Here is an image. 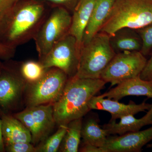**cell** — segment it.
Segmentation results:
<instances>
[{
	"instance_id": "obj_4",
	"label": "cell",
	"mask_w": 152,
	"mask_h": 152,
	"mask_svg": "<svg viewBox=\"0 0 152 152\" xmlns=\"http://www.w3.org/2000/svg\"><path fill=\"white\" fill-rule=\"evenodd\" d=\"M109 35L99 32L80 50L77 72L81 78L101 79V75L115 55L112 49Z\"/></svg>"
},
{
	"instance_id": "obj_27",
	"label": "cell",
	"mask_w": 152,
	"mask_h": 152,
	"mask_svg": "<svg viewBox=\"0 0 152 152\" xmlns=\"http://www.w3.org/2000/svg\"><path fill=\"white\" fill-rule=\"evenodd\" d=\"M16 50L0 42V58L5 61L10 60L15 56Z\"/></svg>"
},
{
	"instance_id": "obj_19",
	"label": "cell",
	"mask_w": 152,
	"mask_h": 152,
	"mask_svg": "<svg viewBox=\"0 0 152 152\" xmlns=\"http://www.w3.org/2000/svg\"><path fill=\"white\" fill-rule=\"evenodd\" d=\"M109 136L106 130L99 126L96 118L90 117L83 122L81 137L83 145L102 148Z\"/></svg>"
},
{
	"instance_id": "obj_25",
	"label": "cell",
	"mask_w": 152,
	"mask_h": 152,
	"mask_svg": "<svg viewBox=\"0 0 152 152\" xmlns=\"http://www.w3.org/2000/svg\"><path fill=\"white\" fill-rule=\"evenodd\" d=\"M4 146L7 152H37L36 146L31 143L7 144Z\"/></svg>"
},
{
	"instance_id": "obj_33",
	"label": "cell",
	"mask_w": 152,
	"mask_h": 152,
	"mask_svg": "<svg viewBox=\"0 0 152 152\" xmlns=\"http://www.w3.org/2000/svg\"><path fill=\"white\" fill-rule=\"evenodd\" d=\"M147 147L148 148H152V144H148L147 145Z\"/></svg>"
},
{
	"instance_id": "obj_3",
	"label": "cell",
	"mask_w": 152,
	"mask_h": 152,
	"mask_svg": "<svg viewBox=\"0 0 152 152\" xmlns=\"http://www.w3.org/2000/svg\"><path fill=\"white\" fill-rule=\"evenodd\" d=\"M152 23V0H115L99 32L111 35L127 27L139 29Z\"/></svg>"
},
{
	"instance_id": "obj_30",
	"label": "cell",
	"mask_w": 152,
	"mask_h": 152,
	"mask_svg": "<svg viewBox=\"0 0 152 152\" xmlns=\"http://www.w3.org/2000/svg\"><path fill=\"white\" fill-rule=\"evenodd\" d=\"M4 144L3 140L2 132L1 123L0 118V152H5Z\"/></svg>"
},
{
	"instance_id": "obj_7",
	"label": "cell",
	"mask_w": 152,
	"mask_h": 152,
	"mask_svg": "<svg viewBox=\"0 0 152 152\" xmlns=\"http://www.w3.org/2000/svg\"><path fill=\"white\" fill-rule=\"evenodd\" d=\"M26 86L18 64L10 60L4 62L0 74V110L10 113L16 110L21 103Z\"/></svg>"
},
{
	"instance_id": "obj_9",
	"label": "cell",
	"mask_w": 152,
	"mask_h": 152,
	"mask_svg": "<svg viewBox=\"0 0 152 152\" xmlns=\"http://www.w3.org/2000/svg\"><path fill=\"white\" fill-rule=\"evenodd\" d=\"M53 104L27 107L22 111L13 114L29 131L32 144L35 146L49 137L56 125Z\"/></svg>"
},
{
	"instance_id": "obj_20",
	"label": "cell",
	"mask_w": 152,
	"mask_h": 152,
	"mask_svg": "<svg viewBox=\"0 0 152 152\" xmlns=\"http://www.w3.org/2000/svg\"><path fill=\"white\" fill-rule=\"evenodd\" d=\"M83 118L76 119L68 124L67 128L58 151L77 152L81 138Z\"/></svg>"
},
{
	"instance_id": "obj_31",
	"label": "cell",
	"mask_w": 152,
	"mask_h": 152,
	"mask_svg": "<svg viewBox=\"0 0 152 152\" xmlns=\"http://www.w3.org/2000/svg\"><path fill=\"white\" fill-rule=\"evenodd\" d=\"M3 66H4V63L2 62L0 60V74H1V72L2 70Z\"/></svg>"
},
{
	"instance_id": "obj_21",
	"label": "cell",
	"mask_w": 152,
	"mask_h": 152,
	"mask_svg": "<svg viewBox=\"0 0 152 152\" xmlns=\"http://www.w3.org/2000/svg\"><path fill=\"white\" fill-rule=\"evenodd\" d=\"M19 72L27 84L36 83L42 77L48 69L39 61H26L18 65Z\"/></svg>"
},
{
	"instance_id": "obj_22",
	"label": "cell",
	"mask_w": 152,
	"mask_h": 152,
	"mask_svg": "<svg viewBox=\"0 0 152 152\" xmlns=\"http://www.w3.org/2000/svg\"><path fill=\"white\" fill-rule=\"evenodd\" d=\"M58 130L49 136L43 141L36 146L37 152H56L58 151L64 136L66 132L67 125H60Z\"/></svg>"
},
{
	"instance_id": "obj_13",
	"label": "cell",
	"mask_w": 152,
	"mask_h": 152,
	"mask_svg": "<svg viewBox=\"0 0 152 152\" xmlns=\"http://www.w3.org/2000/svg\"><path fill=\"white\" fill-rule=\"evenodd\" d=\"M131 96H144L152 99V81L142 80L140 76L128 79L99 96L118 101Z\"/></svg>"
},
{
	"instance_id": "obj_28",
	"label": "cell",
	"mask_w": 152,
	"mask_h": 152,
	"mask_svg": "<svg viewBox=\"0 0 152 152\" xmlns=\"http://www.w3.org/2000/svg\"><path fill=\"white\" fill-rule=\"evenodd\" d=\"M140 77L145 80L152 81V53L150 59L147 61Z\"/></svg>"
},
{
	"instance_id": "obj_16",
	"label": "cell",
	"mask_w": 152,
	"mask_h": 152,
	"mask_svg": "<svg viewBox=\"0 0 152 152\" xmlns=\"http://www.w3.org/2000/svg\"><path fill=\"white\" fill-rule=\"evenodd\" d=\"M109 36L110 45L116 54L141 50L142 43L137 30L123 28Z\"/></svg>"
},
{
	"instance_id": "obj_29",
	"label": "cell",
	"mask_w": 152,
	"mask_h": 152,
	"mask_svg": "<svg viewBox=\"0 0 152 152\" xmlns=\"http://www.w3.org/2000/svg\"><path fill=\"white\" fill-rule=\"evenodd\" d=\"M82 152H102V148H99L90 145H83L80 150Z\"/></svg>"
},
{
	"instance_id": "obj_6",
	"label": "cell",
	"mask_w": 152,
	"mask_h": 152,
	"mask_svg": "<svg viewBox=\"0 0 152 152\" xmlns=\"http://www.w3.org/2000/svg\"><path fill=\"white\" fill-rule=\"evenodd\" d=\"M72 14L66 9L57 7L48 15L34 39L39 60L45 56L58 42L69 34Z\"/></svg>"
},
{
	"instance_id": "obj_14",
	"label": "cell",
	"mask_w": 152,
	"mask_h": 152,
	"mask_svg": "<svg viewBox=\"0 0 152 152\" xmlns=\"http://www.w3.org/2000/svg\"><path fill=\"white\" fill-rule=\"evenodd\" d=\"M0 118L4 145L31 143L32 136L29 131L12 114L0 110Z\"/></svg>"
},
{
	"instance_id": "obj_11",
	"label": "cell",
	"mask_w": 152,
	"mask_h": 152,
	"mask_svg": "<svg viewBox=\"0 0 152 152\" xmlns=\"http://www.w3.org/2000/svg\"><path fill=\"white\" fill-rule=\"evenodd\" d=\"M152 140V126L143 131L108 137L102 152H140Z\"/></svg>"
},
{
	"instance_id": "obj_17",
	"label": "cell",
	"mask_w": 152,
	"mask_h": 152,
	"mask_svg": "<svg viewBox=\"0 0 152 152\" xmlns=\"http://www.w3.org/2000/svg\"><path fill=\"white\" fill-rule=\"evenodd\" d=\"M114 1L96 0L89 21L85 31L82 45L88 42L99 32L110 13Z\"/></svg>"
},
{
	"instance_id": "obj_8",
	"label": "cell",
	"mask_w": 152,
	"mask_h": 152,
	"mask_svg": "<svg viewBox=\"0 0 152 152\" xmlns=\"http://www.w3.org/2000/svg\"><path fill=\"white\" fill-rule=\"evenodd\" d=\"M140 51H126L116 54L102 72L101 79L111 86L140 76L146 64Z\"/></svg>"
},
{
	"instance_id": "obj_15",
	"label": "cell",
	"mask_w": 152,
	"mask_h": 152,
	"mask_svg": "<svg viewBox=\"0 0 152 152\" xmlns=\"http://www.w3.org/2000/svg\"><path fill=\"white\" fill-rule=\"evenodd\" d=\"M96 0H81L72 14L69 34L75 38L80 50L84 34L88 24Z\"/></svg>"
},
{
	"instance_id": "obj_2",
	"label": "cell",
	"mask_w": 152,
	"mask_h": 152,
	"mask_svg": "<svg viewBox=\"0 0 152 152\" xmlns=\"http://www.w3.org/2000/svg\"><path fill=\"white\" fill-rule=\"evenodd\" d=\"M50 12L38 0L17 3L5 26L0 42L16 49L33 39Z\"/></svg>"
},
{
	"instance_id": "obj_18",
	"label": "cell",
	"mask_w": 152,
	"mask_h": 152,
	"mask_svg": "<svg viewBox=\"0 0 152 152\" xmlns=\"http://www.w3.org/2000/svg\"><path fill=\"white\" fill-rule=\"evenodd\" d=\"M118 123L110 121L102 128L110 135H122L129 132L140 131L144 126L152 125V118L147 113L140 119H137L134 115H129L121 118Z\"/></svg>"
},
{
	"instance_id": "obj_1",
	"label": "cell",
	"mask_w": 152,
	"mask_h": 152,
	"mask_svg": "<svg viewBox=\"0 0 152 152\" xmlns=\"http://www.w3.org/2000/svg\"><path fill=\"white\" fill-rule=\"evenodd\" d=\"M101 79L81 78L75 76L68 79L60 99L53 105L56 124L67 125L88 113L91 99L104 88Z\"/></svg>"
},
{
	"instance_id": "obj_26",
	"label": "cell",
	"mask_w": 152,
	"mask_h": 152,
	"mask_svg": "<svg viewBox=\"0 0 152 152\" xmlns=\"http://www.w3.org/2000/svg\"><path fill=\"white\" fill-rule=\"evenodd\" d=\"M41 1H48L56 5L57 7H62L66 9L72 14L81 0H38Z\"/></svg>"
},
{
	"instance_id": "obj_24",
	"label": "cell",
	"mask_w": 152,
	"mask_h": 152,
	"mask_svg": "<svg viewBox=\"0 0 152 152\" xmlns=\"http://www.w3.org/2000/svg\"><path fill=\"white\" fill-rule=\"evenodd\" d=\"M19 0H0V37L7 21Z\"/></svg>"
},
{
	"instance_id": "obj_23",
	"label": "cell",
	"mask_w": 152,
	"mask_h": 152,
	"mask_svg": "<svg viewBox=\"0 0 152 152\" xmlns=\"http://www.w3.org/2000/svg\"><path fill=\"white\" fill-rule=\"evenodd\" d=\"M137 30L142 43L141 52L146 56L152 50V23Z\"/></svg>"
},
{
	"instance_id": "obj_12",
	"label": "cell",
	"mask_w": 152,
	"mask_h": 152,
	"mask_svg": "<svg viewBox=\"0 0 152 152\" xmlns=\"http://www.w3.org/2000/svg\"><path fill=\"white\" fill-rule=\"evenodd\" d=\"M152 106V104L143 102L137 104L132 101L129 104H126L118 101L101 97L99 96L93 97L88 104L90 110H99L109 112L111 115V121H116L127 115H135L140 112H145L146 110H149Z\"/></svg>"
},
{
	"instance_id": "obj_5",
	"label": "cell",
	"mask_w": 152,
	"mask_h": 152,
	"mask_svg": "<svg viewBox=\"0 0 152 152\" xmlns=\"http://www.w3.org/2000/svg\"><path fill=\"white\" fill-rule=\"evenodd\" d=\"M69 78L58 68L48 69L37 82L27 83L25 93L27 107L55 103L62 94Z\"/></svg>"
},
{
	"instance_id": "obj_32",
	"label": "cell",
	"mask_w": 152,
	"mask_h": 152,
	"mask_svg": "<svg viewBox=\"0 0 152 152\" xmlns=\"http://www.w3.org/2000/svg\"><path fill=\"white\" fill-rule=\"evenodd\" d=\"M148 113L150 114L151 116L152 117V106L151 109H150L149 110H148Z\"/></svg>"
},
{
	"instance_id": "obj_10",
	"label": "cell",
	"mask_w": 152,
	"mask_h": 152,
	"mask_svg": "<svg viewBox=\"0 0 152 152\" xmlns=\"http://www.w3.org/2000/svg\"><path fill=\"white\" fill-rule=\"evenodd\" d=\"M80 54L75 38L69 34L39 61L46 69L58 68L64 72L69 78L72 77L77 72Z\"/></svg>"
}]
</instances>
